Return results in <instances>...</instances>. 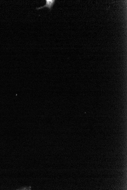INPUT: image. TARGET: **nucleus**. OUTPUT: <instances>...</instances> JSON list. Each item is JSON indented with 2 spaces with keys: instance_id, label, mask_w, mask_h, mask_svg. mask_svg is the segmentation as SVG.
<instances>
[{
  "instance_id": "nucleus-1",
  "label": "nucleus",
  "mask_w": 127,
  "mask_h": 190,
  "mask_svg": "<svg viewBox=\"0 0 127 190\" xmlns=\"http://www.w3.org/2000/svg\"><path fill=\"white\" fill-rule=\"evenodd\" d=\"M46 4L43 6L37 8L36 9L38 10L41 9H43L45 8H48L50 10H52V7L55 3V0H46Z\"/></svg>"
}]
</instances>
